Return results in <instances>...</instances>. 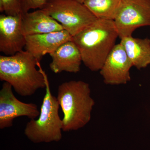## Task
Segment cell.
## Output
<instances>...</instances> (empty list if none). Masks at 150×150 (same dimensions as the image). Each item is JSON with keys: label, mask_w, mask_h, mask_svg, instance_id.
<instances>
[{"label": "cell", "mask_w": 150, "mask_h": 150, "mask_svg": "<svg viewBox=\"0 0 150 150\" xmlns=\"http://www.w3.org/2000/svg\"><path fill=\"white\" fill-rule=\"evenodd\" d=\"M46 74L29 52L0 56V80L10 84L18 94L29 96L46 86Z\"/></svg>", "instance_id": "6da1fadb"}, {"label": "cell", "mask_w": 150, "mask_h": 150, "mask_svg": "<svg viewBox=\"0 0 150 150\" xmlns=\"http://www.w3.org/2000/svg\"><path fill=\"white\" fill-rule=\"evenodd\" d=\"M118 37L114 21L97 19L73 36L84 65L92 71H100Z\"/></svg>", "instance_id": "7a4b0ae2"}, {"label": "cell", "mask_w": 150, "mask_h": 150, "mask_svg": "<svg viewBox=\"0 0 150 150\" xmlns=\"http://www.w3.org/2000/svg\"><path fill=\"white\" fill-rule=\"evenodd\" d=\"M89 84L83 81L65 82L58 87L57 98L64 113L62 130L76 131L90 121L95 103Z\"/></svg>", "instance_id": "3957f363"}, {"label": "cell", "mask_w": 150, "mask_h": 150, "mask_svg": "<svg viewBox=\"0 0 150 150\" xmlns=\"http://www.w3.org/2000/svg\"><path fill=\"white\" fill-rule=\"evenodd\" d=\"M60 107L57 97L51 93L48 78L46 79V93L37 120L28 122L24 134L33 143L59 142L62 138V120L59 115Z\"/></svg>", "instance_id": "277c9868"}, {"label": "cell", "mask_w": 150, "mask_h": 150, "mask_svg": "<svg viewBox=\"0 0 150 150\" xmlns=\"http://www.w3.org/2000/svg\"><path fill=\"white\" fill-rule=\"evenodd\" d=\"M41 9L62 25L72 37L98 19L83 4L75 0H49Z\"/></svg>", "instance_id": "5b68a950"}, {"label": "cell", "mask_w": 150, "mask_h": 150, "mask_svg": "<svg viewBox=\"0 0 150 150\" xmlns=\"http://www.w3.org/2000/svg\"><path fill=\"white\" fill-rule=\"evenodd\" d=\"M113 21L121 39L132 36L139 28L150 26V0H121Z\"/></svg>", "instance_id": "8992f818"}, {"label": "cell", "mask_w": 150, "mask_h": 150, "mask_svg": "<svg viewBox=\"0 0 150 150\" xmlns=\"http://www.w3.org/2000/svg\"><path fill=\"white\" fill-rule=\"evenodd\" d=\"M12 86L5 82L0 91V129L12 127L15 118L26 116L30 120L40 115L37 105L19 100L14 95Z\"/></svg>", "instance_id": "52a82bcc"}, {"label": "cell", "mask_w": 150, "mask_h": 150, "mask_svg": "<svg viewBox=\"0 0 150 150\" xmlns=\"http://www.w3.org/2000/svg\"><path fill=\"white\" fill-rule=\"evenodd\" d=\"M132 67L131 61L120 43L112 48L99 71L106 84H126L131 81L130 71Z\"/></svg>", "instance_id": "ba28073f"}, {"label": "cell", "mask_w": 150, "mask_h": 150, "mask_svg": "<svg viewBox=\"0 0 150 150\" xmlns=\"http://www.w3.org/2000/svg\"><path fill=\"white\" fill-rule=\"evenodd\" d=\"M22 15L0 16V51L6 56H12L23 51L25 36L22 31Z\"/></svg>", "instance_id": "9c48e42d"}, {"label": "cell", "mask_w": 150, "mask_h": 150, "mask_svg": "<svg viewBox=\"0 0 150 150\" xmlns=\"http://www.w3.org/2000/svg\"><path fill=\"white\" fill-rule=\"evenodd\" d=\"M65 30L56 32L25 36V51L40 62L43 56L54 52L62 44L72 40Z\"/></svg>", "instance_id": "30bf717a"}, {"label": "cell", "mask_w": 150, "mask_h": 150, "mask_svg": "<svg viewBox=\"0 0 150 150\" xmlns=\"http://www.w3.org/2000/svg\"><path fill=\"white\" fill-rule=\"evenodd\" d=\"M49 55L52 60L49 67L55 74L64 71L76 74L80 71L81 55L73 40L63 43Z\"/></svg>", "instance_id": "8fae6325"}, {"label": "cell", "mask_w": 150, "mask_h": 150, "mask_svg": "<svg viewBox=\"0 0 150 150\" xmlns=\"http://www.w3.org/2000/svg\"><path fill=\"white\" fill-rule=\"evenodd\" d=\"M22 31L25 36L56 32L64 30L62 25L43 9L22 15Z\"/></svg>", "instance_id": "7c38bea8"}, {"label": "cell", "mask_w": 150, "mask_h": 150, "mask_svg": "<svg viewBox=\"0 0 150 150\" xmlns=\"http://www.w3.org/2000/svg\"><path fill=\"white\" fill-rule=\"evenodd\" d=\"M123 46L133 67L138 69L150 65V39L135 38L133 36L121 39Z\"/></svg>", "instance_id": "4fadbf2b"}, {"label": "cell", "mask_w": 150, "mask_h": 150, "mask_svg": "<svg viewBox=\"0 0 150 150\" xmlns=\"http://www.w3.org/2000/svg\"><path fill=\"white\" fill-rule=\"evenodd\" d=\"M121 0H86L83 4L98 19L113 21Z\"/></svg>", "instance_id": "5bb4252c"}, {"label": "cell", "mask_w": 150, "mask_h": 150, "mask_svg": "<svg viewBox=\"0 0 150 150\" xmlns=\"http://www.w3.org/2000/svg\"><path fill=\"white\" fill-rule=\"evenodd\" d=\"M0 11L6 15H23L21 0H0Z\"/></svg>", "instance_id": "9a60e30c"}, {"label": "cell", "mask_w": 150, "mask_h": 150, "mask_svg": "<svg viewBox=\"0 0 150 150\" xmlns=\"http://www.w3.org/2000/svg\"><path fill=\"white\" fill-rule=\"evenodd\" d=\"M49 0H21L23 14L28 12L30 9H41Z\"/></svg>", "instance_id": "2e32d148"}, {"label": "cell", "mask_w": 150, "mask_h": 150, "mask_svg": "<svg viewBox=\"0 0 150 150\" xmlns=\"http://www.w3.org/2000/svg\"><path fill=\"white\" fill-rule=\"evenodd\" d=\"M75 1H77L81 3V4H83L84 2L86 0H75Z\"/></svg>", "instance_id": "e0dca14e"}]
</instances>
